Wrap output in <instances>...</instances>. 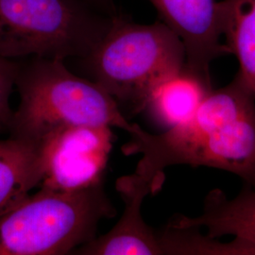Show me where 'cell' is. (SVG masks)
Instances as JSON below:
<instances>
[{
  "label": "cell",
  "mask_w": 255,
  "mask_h": 255,
  "mask_svg": "<svg viewBox=\"0 0 255 255\" xmlns=\"http://www.w3.org/2000/svg\"><path fill=\"white\" fill-rule=\"evenodd\" d=\"M122 146L126 156L142 155L135 173L164 185L168 166L189 164L235 174L255 187V96L241 77L212 90L191 119L153 134L141 128Z\"/></svg>",
  "instance_id": "1"
},
{
  "label": "cell",
  "mask_w": 255,
  "mask_h": 255,
  "mask_svg": "<svg viewBox=\"0 0 255 255\" xmlns=\"http://www.w3.org/2000/svg\"><path fill=\"white\" fill-rule=\"evenodd\" d=\"M64 62L40 57L19 60L15 88L20 102L12 114L9 136L39 143L67 126H109L129 135L141 129L100 84L72 73Z\"/></svg>",
  "instance_id": "2"
},
{
  "label": "cell",
  "mask_w": 255,
  "mask_h": 255,
  "mask_svg": "<svg viewBox=\"0 0 255 255\" xmlns=\"http://www.w3.org/2000/svg\"><path fill=\"white\" fill-rule=\"evenodd\" d=\"M92 81L119 103L136 114L151 88L185 64L181 39L162 21L138 24L119 12L108 31L81 59Z\"/></svg>",
  "instance_id": "3"
},
{
  "label": "cell",
  "mask_w": 255,
  "mask_h": 255,
  "mask_svg": "<svg viewBox=\"0 0 255 255\" xmlns=\"http://www.w3.org/2000/svg\"><path fill=\"white\" fill-rule=\"evenodd\" d=\"M115 216L102 182L74 192L41 187L0 217V255L72 254Z\"/></svg>",
  "instance_id": "4"
},
{
  "label": "cell",
  "mask_w": 255,
  "mask_h": 255,
  "mask_svg": "<svg viewBox=\"0 0 255 255\" xmlns=\"http://www.w3.org/2000/svg\"><path fill=\"white\" fill-rule=\"evenodd\" d=\"M117 14L83 0H0V55L11 60L83 59Z\"/></svg>",
  "instance_id": "5"
},
{
  "label": "cell",
  "mask_w": 255,
  "mask_h": 255,
  "mask_svg": "<svg viewBox=\"0 0 255 255\" xmlns=\"http://www.w3.org/2000/svg\"><path fill=\"white\" fill-rule=\"evenodd\" d=\"M109 126H67L55 129L40 142V187L74 192L102 182L115 141Z\"/></svg>",
  "instance_id": "6"
},
{
  "label": "cell",
  "mask_w": 255,
  "mask_h": 255,
  "mask_svg": "<svg viewBox=\"0 0 255 255\" xmlns=\"http://www.w3.org/2000/svg\"><path fill=\"white\" fill-rule=\"evenodd\" d=\"M159 19L181 39L185 64L211 80V64L230 54L223 40L219 0H148Z\"/></svg>",
  "instance_id": "7"
},
{
  "label": "cell",
  "mask_w": 255,
  "mask_h": 255,
  "mask_svg": "<svg viewBox=\"0 0 255 255\" xmlns=\"http://www.w3.org/2000/svg\"><path fill=\"white\" fill-rule=\"evenodd\" d=\"M117 190L124 202V212L116 226L102 237L78 248L73 254L85 255H161L157 234L142 217V203L155 195L152 184L138 174L119 178Z\"/></svg>",
  "instance_id": "8"
},
{
  "label": "cell",
  "mask_w": 255,
  "mask_h": 255,
  "mask_svg": "<svg viewBox=\"0 0 255 255\" xmlns=\"http://www.w3.org/2000/svg\"><path fill=\"white\" fill-rule=\"evenodd\" d=\"M167 224L206 229V235L212 238L233 236L255 249V187L243 183L233 199L214 189L205 197L200 216L175 215Z\"/></svg>",
  "instance_id": "9"
},
{
  "label": "cell",
  "mask_w": 255,
  "mask_h": 255,
  "mask_svg": "<svg viewBox=\"0 0 255 255\" xmlns=\"http://www.w3.org/2000/svg\"><path fill=\"white\" fill-rule=\"evenodd\" d=\"M212 90L211 80L184 64L155 84L143 111L157 127L165 130L191 119Z\"/></svg>",
  "instance_id": "10"
},
{
  "label": "cell",
  "mask_w": 255,
  "mask_h": 255,
  "mask_svg": "<svg viewBox=\"0 0 255 255\" xmlns=\"http://www.w3.org/2000/svg\"><path fill=\"white\" fill-rule=\"evenodd\" d=\"M42 175L39 143L0 139V217L40 186Z\"/></svg>",
  "instance_id": "11"
},
{
  "label": "cell",
  "mask_w": 255,
  "mask_h": 255,
  "mask_svg": "<svg viewBox=\"0 0 255 255\" xmlns=\"http://www.w3.org/2000/svg\"><path fill=\"white\" fill-rule=\"evenodd\" d=\"M223 39L237 57V74L255 96V0H221Z\"/></svg>",
  "instance_id": "12"
},
{
  "label": "cell",
  "mask_w": 255,
  "mask_h": 255,
  "mask_svg": "<svg viewBox=\"0 0 255 255\" xmlns=\"http://www.w3.org/2000/svg\"><path fill=\"white\" fill-rule=\"evenodd\" d=\"M163 255H255V249L235 238L233 242L222 243L218 238L202 236L197 227H175L166 224L156 233Z\"/></svg>",
  "instance_id": "13"
},
{
  "label": "cell",
  "mask_w": 255,
  "mask_h": 255,
  "mask_svg": "<svg viewBox=\"0 0 255 255\" xmlns=\"http://www.w3.org/2000/svg\"><path fill=\"white\" fill-rule=\"evenodd\" d=\"M19 60L0 55V134L9 132L13 110L9 105L11 93L15 88Z\"/></svg>",
  "instance_id": "14"
},
{
  "label": "cell",
  "mask_w": 255,
  "mask_h": 255,
  "mask_svg": "<svg viewBox=\"0 0 255 255\" xmlns=\"http://www.w3.org/2000/svg\"><path fill=\"white\" fill-rule=\"evenodd\" d=\"M83 1L91 4L94 7L101 9L105 12H108L110 14H116L119 12L113 0H83Z\"/></svg>",
  "instance_id": "15"
}]
</instances>
